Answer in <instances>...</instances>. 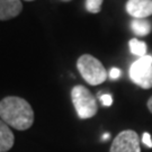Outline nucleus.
Here are the masks:
<instances>
[{"mask_svg":"<svg viewBox=\"0 0 152 152\" xmlns=\"http://www.w3.org/2000/svg\"><path fill=\"white\" fill-rule=\"evenodd\" d=\"M0 118L8 126L25 131L34 123V110L26 99L7 96L0 100Z\"/></svg>","mask_w":152,"mask_h":152,"instance_id":"nucleus-1","label":"nucleus"},{"mask_svg":"<svg viewBox=\"0 0 152 152\" xmlns=\"http://www.w3.org/2000/svg\"><path fill=\"white\" fill-rule=\"evenodd\" d=\"M71 99L79 118L87 120L97 114V100L90 90L85 86L78 85L72 88Z\"/></svg>","mask_w":152,"mask_h":152,"instance_id":"nucleus-2","label":"nucleus"},{"mask_svg":"<svg viewBox=\"0 0 152 152\" xmlns=\"http://www.w3.org/2000/svg\"><path fill=\"white\" fill-rule=\"evenodd\" d=\"M77 68L83 80L91 86L103 83L107 78V72L103 63L90 54H82L77 61Z\"/></svg>","mask_w":152,"mask_h":152,"instance_id":"nucleus-3","label":"nucleus"},{"mask_svg":"<svg viewBox=\"0 0 152 152\" xmlns=\"http://www.w3.org/2000/svg\"><path fill=\"white\" fill-rule=\"evenodd\" d=\"M130 78L143 89L152 88V56L145 55L136 60L130 68Z\"/></svg>","mask_w":152,"mask_h":152,"instance_id":"nucleus-4","label":"nucleus"},{"mask_svg":"<svg viewBox=\"0 0 152 152\" xmlns=\"http://www.w3.org/2000/svg\"><path fill=\"white\" fill-rule=\"evenodd\" d=\"M140 143V137L135 131H122L114 139L109 152H141Z\"/></svg>","mask_w":152,"mask_h":152,"instance_id":"nucleus-5","label":"nucleus"},{"mask_svg":"<svg viewBox=\"0 0 152 152\" xmlns=\"http://www.w3.org/2000/svg\"><path fill=\"white\" fill-rule=\"evenodd\" d=\"M125 8L133 18L143 19L152 15V0H129Z\"/></svg>","mask_w":152,"mask_h":152,"instance_id":"nucleus-6","label":"nucleus"},{"mask_svg":"<svg viewBox=\"0 0 152 152\" xmlns=\"http://www.w3.org/2000/svg\"><path fill=\"white\" fill-rule=\"evenodd\" d=\"M23 10L20 0H0V20H9L17 17Z\"/></svg>","mask_w":152,"mask_h":152,"instance_id":"nucleus-7","label":"nucleus"},{"mask_svg":"<svg viewBox=\"0 0 152 152\" xmlns=\"http://www.w3.org/2000/svg\"><path fill=\"white\" fill-rule=\"evenodd\" d=\"M15 143V136L9 126L0 118V152L9 151Z\"/></svg>","mask_w":152,"mask_h":152,"instance_id":"nucleus-8","label":"nucleus"},{"mask_svg":"<svg viewBox=\"0 0 152 152\" xmlns=\"http://www.w3.org/2000/svg\"><path fill=\"white\" fill-rule=\"evenodd\" d=\"M131 28H132L133 33L137 36H147L148 34L151 32L152 26L151 23L149 22L147 18H143V19L134 18L131 22Z\"/></svg>","mask_w":152,"mask_h":152,"instance_id":"nucleus-9","label":"nucleus"},{"mask_svg":"<svg viewBox=\"0 0 152 152\" xmlns=\"http://www.w3.org/2000/svg\"><path fill=\"white\" fill-rule=\"evenodd\" d=\"M130 45V51L132 54L137 55V56H145L147 55V44L144 42H141L136 38H132L129 42Z\"/></svg>","mask_w":152,"mask_h":152,"instance_id":"nucleus-10","label":"nucleus"},{"mask_svg":"<svg viewBox=\"0 0 152 152\" xmlns=\"http://www.w3.org/2000/svg\"><path fill=\"white\" fill-rule=\"evenodd\" d=\"M104 0H86L85 7L86 10L90 14H98L102 10V5Z\"/></svg>","mask_w":152,"mask_h":152,"instance_id":"nucleus-11","label":"nucleus"},{"mask_svg":"<svg viewBox=\"0 0 152 152\" xmlns=\"http://www.w3.org/2000/svg\"><path fill=\"white\" fill-rule=\"evenodd\" d=\"M100 102H102V104H103L104 106L109 107L113 104V97L110 95H108V94H105V95L100 96Z\"/></svg>","mask_w":152,"mask_h":152,"instance_id":"nucleus-12","label":"nucleus"},{"mask_svg":"<svg viewBox=\"0 0 152 152\" xmlns=\"http://www.w3.org/2000/svg\"><path fill=\"white\" fill-rule=\"evenodd\" d=\"M121 70L118 68H112L110 69V72H109V77H110V79H113V80H116V79H118L121 77Z\"/></svg>","mask_w":152,"mask_h":152,"instance_id":"nucleus-13","label":"nucleus"},{"mask_svg":"<svg viewBox=\"0 0 152 152\" xmlns=\"http://www.w3.org/2000/svg\"><path fill=\"white\" fill-rule=\"evenodd\" d=\"M142 142L149 148H152V139H151V135H150V133H148L145 132L143 136H142Z\"/></svg>","mask_w":152,"mask_h":152,"instance_id":"nucleus-14","label":"nucleus"},{"mask_svg":"<svg viewBox=\"0 0 152 152\" xmlns=\"http://www.w3.org/2000/svg\"><path fill=\"white\" fill-rule=\"evenodd\" d=\"M148 108H149V110L152 113V96L149 98V100H148Z\"/></svg>","mask_w":152,"mask_h":152,"instance_id":"nucleus-15","label":"nucleus"},{"mask_svg":"<svg viewBox=\"0 0 152 152\" xmlns=\"http://www.w3.org/2000/svg\"><path fill=\"white\" fill-rule=\"evenodd\" d=\"M108 137H109V134L108 133H106V134H104L103 135V140H107Z\"/></svg>","mask_w":152,"mask_h":152,"instance_id":"nucleus-16","label":"nucleus"},{"mask_svg":"<svg viewBox=\"0 0 152 152\" xmlns=\"http://www.w3.org/2000/svg\"><path fill=\"white\" fill-rule=\"evenodd\" d=\"M25 1H34V0H25Z\"/></svg>","mask_w":152,"mask_h":152,"instance_id":"nucleus-17","label":"nucleus"},{"mask_svg":"<svg viewBox=\"0 0 152 152\" xmlns=\"http://www.w3.org/2000/svg\"><path fill=\"white\" fill-rule=\"evenodd\" d=\"M64 1H70V0H64Z\"/></svg>","mask_w":152,"mask_h":152,"instance_id":"nucleus-18","label":"nucleus"}]
</instances>
